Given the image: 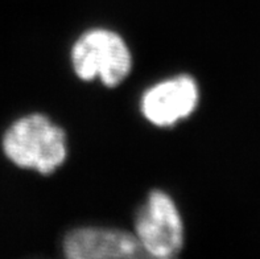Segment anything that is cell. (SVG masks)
<instances>
[{"label":"cell","instance_id":"3","mask_svg":"<svg viewBox=\"0 0 260 259\" xmlns=\"http://www.w3.org/2000/svg\"><path fill=\"white\" fill-rule=\"evenodd\" d=\"M135 230L145 255L172 258L181 251L184 243L181 217L173 200L161 190H153L139 210Z\"/></svg>","mask_w":260,"mask_h":259},{"label":"cell","instance_id":"1","mask_svg":"<svg viewBox=\"0 0 260 259\" xmlns=\"http://www.w3.org/2000/svg\"><path fill=\"white\" fill-rule=\"evenodd\" d=\"M3 151L17 167L52 174L66 159L65 132L45 115H28L7 130Z\"/></svg>","mask_w":260,"mask_h":259},{"label":"cell","instance_id":"5","mask_svg":"<svg viewBox=\"0 0 260 259\" xmlns=\"http://www.w3.org/2000/svg\"><path fill=\"white\" fill-rule=\"evenodd\" d=\"M63 253L72 259H118L145 256L138 238L118 229L81 227L63 241Z\"/></svg>","mask_w":260,"mask_h":259},{"label":"cell","instance_id":"2","mask_svg":"<svg viewBox=\"0 0 260 259\" xmlns=\"http://www.w3.org/2000/svg\"><path fill=\"white\" fill-rule=\"evenodd\" d=\"M73 69L79 78L91 81L98 77L114 88L128 76L131 53L124 40L109 30H91L77 40L72 49Z\"/></svg>","mask_w":260,"mask_h":259},{"label":"cell","instance_id":"4","mask_svg":"<svg viewBox=\"0 0 260 259\" xmlns=\"http://www.w3.org/2000/svg\"><path fill=\"white\" fill-rule=\"evenodd\" d=\"M198 102V88L189 76H178L152 86L142 98V111L152 125L167 127L188 118Z\"/></svg>","mask_w":260,"mask_h":259}]
</instances>
